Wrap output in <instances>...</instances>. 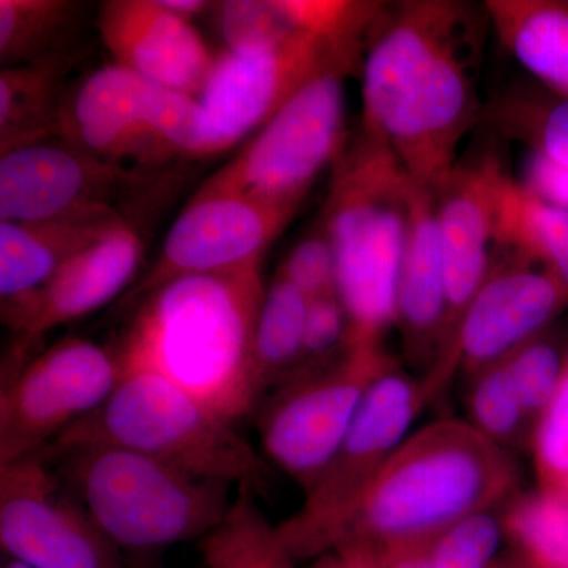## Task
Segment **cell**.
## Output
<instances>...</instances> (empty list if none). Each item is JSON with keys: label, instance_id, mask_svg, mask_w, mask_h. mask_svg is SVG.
Returning a JSON list of instances; mask_svg holds the SVG:
<instances>
[{"label": "cell", "instance_id": "6da1fadb", "mask_svg": "<svg viewBox=\"0 0 568 568\" xmlns=\"http://www.w3.org/2000/svg\"><path fill=\"white\" fill-rule=\"evenodd\" d=\"M489 24L455 0L383 3L364 52L362 130L394 153L414 185L436 190L477 121Z\"/></svg>", "mask_w": 568, "mask_h": 568}, {"label": "cell", "instance_id": "7a4b0ae2", "mask_svg": "<svg viewBox=\"0 0 568 568\" xmlns=\"http://www.w3.org/2000/svg\"><path fill=\"white\" fill-rule=\"evenodd\" d=\"M263 260L179 276L142 298L121 347V372L148 369L230 422L248 416L260 392L254 332L265 294Z\"/></svg>", "mask_w": 568, "mask_h": 568}, {"label": "cell", "instance_id": "3957f363", "mask_svg": "<svg viewBox=\"0 0 568 568\" xmlns=\"http://www.w3.org/2000/svg\"><path fill=\"white\" fill-rule=\"evenodd\" d=\"M518 485L507 448L469 422H433L388 457L335 548L392 564L425 551L462 519L514 499Z\"/></svg>", "mask_w": 568, "mask_h": 568}, {"label": "cell", "instance_id": "277c9868", "mask_svg": "<svg viewBox=\"0 0 568 568\" xmlns=\"http://www.w3.org/2000/svg\"><path fill=\"white\" fill-rule=\"evenodd\" d=\"M413 181L383 142L362 130L336 162L324 230L334 246L336 295L351 343H381L396 325V283Z\"/></svg>", "mask_w": 568, "mask_h": 568}, {"label": "cell", "instance_id": "5b68a950", "mask_svg": "<svg viewBox=\"0 0 568 568\" xmlns=\"http://www.w3.org/2000/svg\"><path fill=\"white\" fill-rule=\"evenodd\" d=\"M99 528L126 551L203 538L226 515L230 487L108 444L41 448Z\"/></svg>", "mask_w": 568, "mask_h": 568}, {"label": "cell", "instance_id": "8992f818", "mask_svg": "<svg viewBox=\"0 0 568 568\" xmlns=\"http://www.w3.org/2000/svg\"><path fill=\"white\" fill-rule=\"evenodd\" d=\"M52 446L129 448L193 476L260 491L267 469L233 422L148 369H123L110 398Z\"/></svg>", "mask_w": 568, "mask_h": 568}, {"label": "cell", "instance_id": "52a82bcc", "mask_svg": "<svg viewBox=\"0 0 568 568\" xmlns=\"http://www.w3.org/2000/svg\"><path fill=\"white\" fill-rule=\"evenodd\" d=\"M425 406L420 384L388 366L294 515L276 526L291 558H321L339 544L373 481Z\"/></svg>", "mask_w": 568, "mask_h": 568}, {"label": "cell", "instance_id": "ba28073f", "mask_svg": "<svg viewBox=\"0 0 568 568\" xmlns=\"http://www.w3.org/2000/svg\"><path fill=\"white\" fill-rule=\"evenodd\" d=\"M349 71L325 70L302 85L200 190L297 211L317 175L345 152L343 80Z\"/></svg>", "mask_w": 568, "mask_h": 568}, {"label": "cell", "instance_id": "9c48e42d", "mask_svg": "<svg viewBox=\"0 0 568 568\" xmlns=\"http://www.w3.org/2000/svg\"><path fill=\"white\" fill-rule=\"evenodd\" d=\"M62 132L84 151L122 164H149L203 153V112L196 97L164 88L111 63L89 74L63 114Z\"/></svg>", "mask_w": 568, "mask_h": 568}, {"label": "cell", "instance_id": "30bf717a", "mask_svg": "<svg viewBox=\"0 0 568 568\" xmlns=\"http://www.w3.org/2000/svg\"><path fill=\"white\" fill-rule=\"evenodd\" d=\"M394 364L383 343H349L335 361L284 381L261 413L267 457L305 493L345 439L369 387Z\"/></svg>", "mask_w": 568, "mask_h": 568}, {"label": "cell", "instance_id": "8fae6325", "mask_svg": "<svg viewBox=\"0 0 568 568\" xmlns=\"http://www.w3.org/2000/svg\"><path fill=\"white\" fill-rule=\"evenodd\" d=\"M366 43L298 36L250 52H223L196 100L203 112L201 156L233 148L246 134L263 129L302 85L325 70L364 58Z\"/></svg>", "mask_w": 568, "mask_h": 568}, {"label": "cell", "instance_id": "7c38bea8", "mask_svg": "<svg viewBox=\"0 0 568 568\" xmlns=\"http://www.w3.org/2000/svg\"><path fill=\"white\" fill-rule=\"evenodd\" d=\"M121 379L111 351L82 338L55 343L0 390V466L37 454L103 405Z\"/></svg>", "mask_w": 568, "mask_h": 568}, {"label": "cell", "instance_id": "4fadbf2b", "mask_svg": "<svg viewBox=\"0 0 568 568\" xmlns=\"http://www.w3.org/2000/svg\"><path fill=\"white\" fill-rule=\"evenodd\" d=\"M0 545L32 568L133 566L73 496L47 455L0 466Z\"/></svg>", "mask_w": 568, "mask_h": 568}, {"label": "cell", "instance_id": "5bb4252c", "mask_svg": "<svg viewBox=\"0 0 568 568\" xmlns=\"http://www.w3.org/2000/svg\"><path fill=\"white\" fill-rule=\"evenodd\" d=\"M508 178L499 156L487 152L455 164L435 190L447 313L439 353L420 383L426 402L454 376L452 354L459 324L491 271L497 204Z\"/></svg>", "mask_w": 568, "mask_h": 568}, {"label": "cell", "instance_id": "9a60e30c", "mask_svg": "<svg viewBox=\"0 0 568 568\" xmlns=\"http://www.w3.org/2000/svg\"><path fill=\"white\" fill-rule=\"evenodd\" d=\"M152 179L73 142L41 140L2 153L0 222L36 223L89 211L148 189Z\"/></svg>", "mask_w": 568, "mask_h": 568}, {"label": "cell", "instance_id": "2e32d148", "mask_svg": "<svg viewBox=\"0 0 568 568\" xmlns=\"http://www.w3.org/2000/svg\"><path fill=\"white\" fill-rule=\"evenodd\" d=\"M294 213L235 194L197 190L175 219L159 261L132 297L144 298L179 276L226 271L263 260L265 248Z\"/></svg>", "mask_w": 568, "mask_h": 568}, {"label": "cell", "instance_id": "e0dca14e", "mask_svg": "<svg viewBox=\"0 0 568 568\" xmlns=\"http://www.w3.org/2000/svg\"><path fill=\"white\" fill-rule=\"evenodd\" d=\"M568 290L541 265L510 256L491 265L469 305L452 354V373L470 377L540 336L567 308Z\"/></svg>", "mask_w": 568, "mask_h": 568}, {"label": "cell", "instance_id": "ac0fdd59", "mask_svg": "<svg viewBox=\"0 0 568 568\" xmlns=\"http://www.w3.org/2000/svg\"><path fill=\"white\" fill-rule=\"evenodd\" d=\"M140 235L122 222L65 261L39 290L2 302V320L28 342L102 308L141 263Z\"/></svg>", "mask_w": 568, "mask_h": 568}, {"label": "cell", "instance_id": "d6986e66", "mask_svg": "<svg viewBox=\"0 0 568 568\" xmlns=\"http://www.w3.org/2000/svg\"><path fill=\"white\" fill-rule=\"evenodd\" d=\"M114 63L164 88L197 97L213 61L192 22L160 0H111L97 20Z\"/></svg>", "mask_w": 568, "mask_h": 568}, {"label": "cell", "instance_id": "ffe728a7", "mask_svg": "<svg viewBox=\"0 0 568 568\" xmlns=\"http://www.w3.org/2000/svg\"><path fill=\"white\" fill-rule=\"evenodd\" d=\"M446 313L436 192L413 183L405 248L396 283V325L402 332L407 358L426 366L428 372L439 353Z\"/></svg>", "mask_w": 568, "mask_h": 568}, {"label": "cell", "instance_id": "44dd1931", "mask_svg": "<svg viewBox=\"0 0 568 568\" xmlns=\"http://www.w3.org/2000/svg\"><path fill=\"white\" fill-rule=\"evenodd\" d=\"M119 212L89 211L36 223L0 222V294L3 301L33 293L73 254L119 223Z\"/></svg>", "mask_w": 568, "mask_h": 568}, {"label": "cell", "instance_id": "7402d4cb", "mask_svg": "<svg viewBox=\"0 0 568 568\" xmlns=\"http://www.w3.org/2000/svg\"><path fill=\"white\" fill-rule=\"evenodd\" d=\"M484 9L523 69L568 100V0H488Z\"/></svg>", "mask_w": 568, "mask_h": 568}, {"label": "cell", "instance_id": "603a6c76", "mask_svg": "<svg viewBox=\"0 0 568 568\" xmlns=\"http://www.w3.org/2000/svg\"><path fill=\"white\" fill-rule=\"evenodd\" d=\"M67 55L6 67L0 71V145L2 153L62 132L59 102Z\"/></svg>", "mask_w": 568, "mask_h": 568}, {"label": "cell", "instance_id": "cb8c5ba5", "mask_svg": "<svg viewBox=\"0 0 568 568\" xmlns=\"http://www.w3.org/2000/svg\"><path fill=\"white\" fill-rule=\"evenodd\" d=\"M495 245L552 272L568 290V211L508 178L497 204Z\"/></svg>", "mask_w": 568, "mask_h": 568}, {"label": "cell", "instance_id": "d4e9b609", "mask_svg": "<svg viewBox=\"0 0 568 568\" xmlns=\"http://www.w3.org/2000/svg\"><path fill=\"white\" fill-rule=\"evenodd\" d=\"M201 555L205 568H294L295 564L248 488H239L222 521L201 538Z\"/></svg>", "mask_w": 568, "mask_h": 568}, {"label": "cell", "instance_id": "484cf974", "mask_svg": "<svg viewBox=\"0 0 568 568\" xmlns=\"http://www.w3.org/2000/svg\"><path fill=\"white\" fill-rule=\"evenodd\" d=\"M308 298L293 283L276 275L265 290L254 332V379L257 392L284 383L297 368L304 346Z\"/></svg>", "mask_w": 568, "mask_h": 568}, {"label": "cell", "instance_id": "4316f807", "mask_svg": "<svg viewBox=\"0 0 568 568\" xmlns=\"http://www.w3.org/2000/svg\"><path fill=\"white\" fill-rule=\"evenodd\" d=\"M74 6L62 0H0V61L26 65L63 55Z\"/></svg>", "mask_w": 568, "mask_h": 568}, {"label": "cell", "instance_id": "83f0119b", "mask_svg": "<svg viewBox=\"0 0 568 568\" xmlns=\"http://www.w3.org/2000/svg\"><path fill=\"white\" fill-rule=\"evenodd\" d=\"M504 530L528 568H568V497L538 489L514 497Z\"/></svg>", "mask_w": 568, "mask_h": 568}, {"label": "cell", "instance_id": "f1b7e54d", "mask_svg": "<svg viewBox=\"0 0 568 568\" xmlns=\"http://www.w3.org/2000/svg\"><path fill=\"white\" fill-rule=\"evenodd\" d=\"M499 132L526 142L530 151L544 153L568 170V100L536 93H508L493 108Z\"/></svg>", "mask_w": 568, "mask_h": 568}, {"label": "cell", "instance_id": "f546056e", "mask_svg": "<svg viewBox=\"0 0 568 568\" xmlns=\"http://www.w3.org/2000/svg\"><path fill=\"white\" fill-rule=\"evenodd\" d=\"M469 424L497 446L517 444L530 424L504 362L473 376Z\"/></svg>", "mask_w": 568, "mask_h": 568}, {"label": "cell", "instance_id": "4dcf8cb0", "mask_svg": "<svg viewBox=\"0 0 568 568\" xmlns=\"http://www.w3.org/2000/svg\"><path fill=\"white\" fill-rule=\"evenodd\" d=\"M220 31L227 51L250 52L276 47L298 36L284 0H231L220 6ZM316 37V36H315Z\"/></svg>", "mask_w": 568, "mask_h": 568}, {"label": "cell", "instance_id": "1f68e13d", "mask_svg": "<svg viewBox=\"0 0 568 568\" xmlns=\"http://www.w3.org/2000/svg\"><path fill=\"white\" fill-rule=\"evenodd\" d=\"M504 532L491 510L470 515L426 548L425 568H488Z\"/></svg>", "mask_w": 568, "mask_h": 568}, {"label": "cell", "instance_id": "d6a6232c", "mask_svg": "<svg viewBox=\"0 0 568 568\" xmlns=\"http://www.w3.org/2000/svg\"><path fill=\"white\" fill-rule=\"evenodd\" d=\"M530 424H537L558 390L564 358L540 336L503 358Z\"/></svg>", "mask_w": 568, "mask_h": 568}, {"label": "cell", "instance_id": "836d02e7", "mask_svg": "<svg viewBox=\"0 0 568 568\" xmlns=\"http://www.w3.org/2000/svg\"><path fill=\"white\" fill-rule=\"evenodd\" d=\"M532 447L540 489L568 497V354L558 390L534 426Z\"/></svg>", "mask_w": 568, "mask_h": 568}, {"label": "cell", "instance_id": "e575fe53", "mask_svg": "<svg viewBox=\"0 0 568 568\" xmlns=\"http://www.w3.org/2000/svg\"><path fill=\"white\" fill-rule=\"evenodd\" d=\"M349 342L351 321L338 295L313 298L306 310L301 362L290 377L335 361L338 355L345 353Z\"/></svg>", "mask_w": 568, "mask_h": 568}, {"label": "cell", "instance_id": "d590c367", "mask_svg": "<svg viewBox=\"0 0 568 568\" xmlns=\"http://www.w3.org/2000/svg\"><path fill=\"white\" fill-rule=\"evenodd\" d=\"M278 275L293 283L308 301L336 294L335 252L324 226L291 250Z\"/></svg>", "mask_w": 568, "mask_h": 568}, {"label": "cell", "instance_id": "8d00e7d4", "mask_svg": "<svg viewBox=\"0 0 568 568\" xmlns=\"http://www.w3.org/2000/svg\"><path fill=\"white\" fill-rule=\"evenodd\" d=\"M519 183L544 203L568 211V170L544 153L530 152Z\"/></svg>", "mask_w": 568, "mask_h": 568}, {"label": "cell", "instance_id": "74e56055", "mask_svg": "<svg viewBox=\"0 0 568 568\" xmlns=\"http://www.w3.org/2000/svg\"><path fill=\"white\" fill-rule=\"evenodd\" d=\"M390 564L358 549L339 547L321 556L312 568H388Z\"/></svg>", "mask_w": 568, "mask_h": 568}, {"label": "cell", "instance_id": "f35d334b", "mask_svg": "<svg viewBox=\"0 0 568 568\" xmlns=\"http://www.w3.org/2000/svg\"><path fill=\"white\" fill-rule=\"evenodd\" d=\"M160 2L178 17L185 18L189 21L192 20L194 14L203 13L209 7V3L204 0H160Z\"/></svg>", "mask_w": 568, "mask_h": 568}, {"label": "cell", "instance_id": "ab89813d", "mask_svg": "<svg viewBox=\"0 0 568 568\" xmlns=\"http://www.w3.org/2000/svg\"><path fill=\"white\" fill-rule=\"evenodd\" d=\"M425 551L403 556V558L394 560L388 568H425Z\"/></svg>", "mask_w": 568, "mask_h": 568}, {"label": "cell", "instance_id": "60d3db41", "mask_svg": "<svg viewBox=\"0 0 568 568\" xmlns=\"http://www.w3.org/2000/svg\"><path fill=\"white\" fill-rule=\"evenodd\" d=\"M2 568H32V567L26 566V564L20 562V560L7 558L2 562Z\"/></svg>", "mask_w": 568, "mask_h": 568}]
</instances>
